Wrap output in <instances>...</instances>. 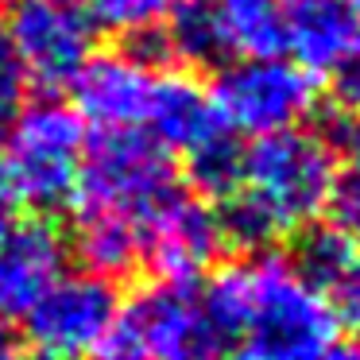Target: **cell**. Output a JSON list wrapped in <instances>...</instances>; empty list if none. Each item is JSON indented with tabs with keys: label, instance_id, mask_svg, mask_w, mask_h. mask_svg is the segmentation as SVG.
<instances>
[{
	"label": "cell",
	"instance_id": "e0dca14e",
	"mask_svg": "<svg viewBox=\"0 0 360 360\" xmlns=\"http://www.w3.org/2000/svg\"><path fill=\"white\" fill-rule=\"evenodd\" d=\"M190 179L202 194L221 198L225 202L229 190L236 182V167H240V143L233 140V132H221L217 140H210L205 148H198L194 155H186Z\"/></svg>",
	"mask_w": 360,
	"mask_h": 360
},
{
	"label": "cell",
	"instance_id": "7402d4cb",
	"mask_svg": "<svg viewBox=\"0 0 360 360\" xmlns=\"http://www.w3.org/2000/svg\"><path fill=\"white\" fill-rule=\"evenodd\" d=\"M8 229H12V205L4 202V198H0V236L8 233Z\"/></svg>",
	"mask_w": 360,
	"mask_h": 360
},
{
	"label": "cell",
	"instance_id": "9c48e42d",
	"mask_svg": "<svg viewBox=\"0 0 360 360\" xmlns=\"http://www.w3.org/2000/svg\"><path fill=\"white\" fill-rule=\"evenodd\" d=\"M159 82V63H148L132 51L89 55L74 86V112L101 132H143L151 97Z\"/></svg>",
	"mask_w": 360,
	"mask_h": 360
},
{
	"label": "cell",
	"instance_id": "d4e9b609",
	"mask_svg": "<svg viewBox=\"0 0 360 360\" xmlns=\"http://www.w3.org/2000/svg\"><path fill=\"white\" fill-rule=\"evenodd\" d=\"M213 360H248V356H240V352H236V356H213Z\"/></svg>",
	"mask_w": 360,
	"mask_h": 360
},
{
	"label": "cell",
	"instance_id": "d6986e66",
	"mask_svg": "<svg viewBox=\"0 0 360 360\" xmlns=\"http://www.w3.org/2000/svg\"><path fill=\"white\" fill-rule=\"evenodd\" d=\"M27 89H32V78L20 66L8 35L0 32V140L20 120V112L27 109Z\"/></svg>",
	"mask_w": 360,
	"mask_h": 360
},
{
	"label": "cell",
	"instance_id": "7a4b0ae2",
	"mask_svg": "<svg viewBox=\"0 0 360 360\" xmlns=\"http://www.w3.org/2000/svg\"><path fill=\"white\" fill-rule=\"evenodd\" d=\"M171 151L140 132H101L86 143L74 186L78 252L97 275H120L140 259V233L148 221L182 194Z\"/></svg>",
	"mask_w": 360,
	"mask_h": 360
},
{
	"label": "cell",
	"instance_id": "603a6c76",
	"mask_svg": "<svg viewBox=\"0 0 360 360\" xmlns=\"http://www.w3.org/2000/svg\"><path fill=\"white\" fill-rule=\"evenodd\" d=\"M0 360H47V356H39V352H16V349H12V352H4Z\"/></svg>",
	"mask_w": 360,
	"mask_h": 360
},
{
	"label": "cell",
	"instance_id": "8992f818",
	"mask_svg": "<svg viewBox=\"0 0 360 360\" xmlns=\"http://www.w3.org/2000/svg\"><path fill=\"white\" fill-rule=\"evenodd\" d=\"M213 109L229 132L275 136L298 128L318 105L314 78L295 63L275 58H236L217 74L210 89Z\"/></svg>",
	"mask_w": 360,
	"mask_h": 360
},
{
	"label": "cell",
	"instance_id": "cb8c5ba5",
	"mask_svg": "<svg viewBox=\"0 0 360 360\" xmlns=\"http://www.w3.org/2000/svg\"><path fill=\"white\" fill-rule=\"evenodd\" d=\"M12 352V341H8V326H0V356Z\"/></svg>",
	"mask_w": 360,
	"mask_h": 360
},
{
	"label": "cell",
	"instance_id": "ffe728a7",
	"mask_svg": "<svg viewBox=\"0 0 360 360\" xmlns=\"http://www.w3.org/2000/svg\"><path fill=\"white\" fill-rule=\"evenodd\" d=\"M337 78V97H341V109L356 112L360 117V51L333 74Z\"/></svg>",
	"mask_w": 360,
	"mask_h": 360
},
{
	"label": "cell",
	"instance_id": "5b68a950",
	"mask_svg": "<svg viewBox=\"0 0 360 360\" xmlns=\"http://www.w3.org/2000/svg\"><path fill=\"white\" fill-rule=\"evenodd\" d=\"M217 333L194 283L155 279L117 310L89 360H213Z\"/></svg>",
	"mask_w": 360,
	"mask_h": 360
},
{
	"label": "cell",
	"instance_id": "5bb4252c",
	"mask_svg": "<svg viewBox=\"0 0 360 360\" xmlns=\"http://www.w3.org/2000/svg\"><path fill=\"white\" fill-rule=\"evenodd\" d=\"M295 264L326 295L337 326L360 329V244L333 225L306 229Z\"/></svg>",
	"mask_w": 360,
	"mask_h": 360
},
{
	"label": "cell",
	"instance_id": "8fae6325",
	"mask_svg": "<svg viewBox=\"0 0 360 360\" xmlns=\"http://www.w3.org/2000/svg\"><path fill=\"white\" fill-rule=\"evenodd\" d=\"M70 244L51 221L32 217L0 236V326L24 321L66 275Z\"/></svg>",
	"mask_w": 360,
	"mask_h": 360
},
{
	"label": "cell",
	"instance_id": "52a82bcc",
	"mask_svg": "<svg viewBox=\"0 0 360 360\" xmlns=\"http://www.w3.org/2000/svg\"><path fill=\"white\" fill-rule=\"evenodd\" d=\"M0 32L32 82L70 86L94 55L101 27L86 0H8V24Z\"/></svg>",
	"mask_w": 360,
	"mask_h": 360
},
{
	"label": "cell",
	"instance_id": "2e32d148",
	"mask_svg": "<svg viewBox=\"0 0 360 360\" xmlns=\"http://www.w3.org/2000/svg\"><path fill=\"white\" fill-rule=\"evenodd\" d=\"M86 4L101 32L148 39L151 32H159L179 12L182 0H86Z\"/></svg>",
	"mask_w": 360,
	"mask_h": 360
},
{
	"label": "cell",
	"instance_id": "4316f807",
	"mask_svg": "<svg viewBox=\"0 0 360 360\" xmlns=\"http://www.w3.org/2000/svg\"><path fill=\"white\" fill-rule=\"evenodd\" d=\"M352 4H356V8H360V0H352Z\"/></svg>",
	"mask_w": 360,
	"mask_h": 360
},
{
	"label": "cell",
	"instance_id": "277c9868",
	"mask_svg": "<svg viewBox=\"0 0 360 360\" xmlns=\"http://www.w3.org/2000/svg\"><path fill=\"white\" fill-rule=\"evenodd\" d=\"M86 143V120L70 105H27L0 140V198L32 210H55L70 202Z\"/></svg>",
	"mask_w": 360,
	"mask_h": 360
},
{
	"label": "cell",
	"instance_id": "44dd1931",
	"mask_svg": "<svg viewBox=\"0 0 360 360\" xmlns=\"http://www.w3.org/2000/svg\"><path fill=\"white\" fill-rule=\"evenodd\" d=\"M326 360H360V345H349V349H333Z\"/></svg>",
	"mask_w": 360,
	"mask_h": 360
},
{
	"label": "cell",
	"instance_id": "484cf974",
	"mask_svg": "<svg viewBox=\"0 0 360 360\" xmlns=\"http://www.w3.org/2000/svg\"><path fill=\"white\" fill-rule=\"evenodd\" d=\"M0 8H8V0H0Z\"/></svg>",
	"mask_w": 360,
	"mask_h": 360
},
{
	"label": "cell",
	"instance_id": "6da1fadb",
	"mask_svg": "<svg viewBox=\"0 0 360 360\" xmlns=\"http://www.w3.org/2000/svg\"><path fill=\"white\" fill-rule=\"evenodd\" d=\"M217 345L248 360H326L337 349V318L326 295L279 252L225 264L202 290Z\"/></svg>",
	"mask_w": 360,
	"mask_h": 360
},
{
	"label": "cell",
	"instance_id": "9a60e30c",
	"mask_svg": "<svg viewBox=\"0 0 360 360\" xmlns=\"http://www.w3.org/2000/svg\"><path fill=\"white\" fill-rule=\"evenodd\" d=\"M210 63L275 58L283 51L279 0H202Z\"/></svg>",
	"mask_w": 360,
	"mask_h": 360
},
{
	"label": "cell",
	"instance_id": "ac0fdd59",
	"mask_svg": "<svg viewBox=\"0 0 360 360\" xmlns=\"http://www.w3.org/2000/svg\"><path fill=\"white\" fill-rule=\"evenodd\" d=\"M326 210H333V229L360 240V148L349 151L345 163L333 171V190H329Z\"/></svg>",
	"mask_w": 360,
	"mask_h": 360
},
{
	"label": "cell",
	"instance_id": "3957f363",
	"mask_svg": "<svg viewBox=\"0 0 360 360\" xmlns=\"http://www.w3.org/2000/svg\"><path fill=\"white\" fill-rule=\"evenodd\" d=\"M337 155L318 132H275L240 148L236 182L225 198L221 233L252 252L314 229L333 190Z\"/></svg>",
	"mask_w": 360,
	"mask_h": 360
},
{
	"label": "cell",
	"instance_id": "30bf717a",
	"mask_svg": "<svg viewBox=\"0 0 360 360\" xmlns=\"http://www.w3.org/2000/svg\"><path fill=\"white\" fill-rule=\"evenodd\" d=\"M221 244L225 233L217 213L205 205L202 194L182 190L140 233V259L155 271V279L194 283V275H202L217 259Z\"/></svg>",
	"mask_w": 360,
	"mask_h": 360
},
{
	"label": "cell",
	"instance_id": "7c38bea8",
	"mask_svg": "<svg viewBox=\"0 0 360 360\" xmlns=\"http://www.w3.org/2000/svg\"><path fill=\"white\" fill-rule=\"evenodd\" d=\"M283 51L306 74H337L360 51V8L352 0H279Z\"/></svg>",
	"mask_w": 360,
	"mask_h": 360
},
{
	"label": "cell",
	"instance_id": "ba28073f",
	"mask_svg": "<svg viewBox=\"0 0 360 360\" xmlns=\"http://www.w3.org/2000/svg\"><path fill=\"white\" fill-rule=\"evenodd\" d=\"M120 298L105 275L74 271L63 275L24 318L32 352L47 360H86L117 321Z\"/></svg>",
	"mask_w": 360,
	"mask_h": 360
},
{
	"label": "cell",
	"instance_id": "4fadbf2b",
	"mask_svg": "<svg viewBox=\"0 0 360 360\" xmlns=\"http://www.w3.org/2000/svg\"><path fill=\"white\" fill-rule=\"evenodd\" d=\"M221 132H229V128L221 124L217 109H213L210 89L198 78H190L186 70L159 66L155 97H151V109H148V120H143L140 136H148L163 151L194 155L198 148L217 140Z\"/></svg>",
	"mask_w": 360,
	"mask_h": 360
}]
</instances>
